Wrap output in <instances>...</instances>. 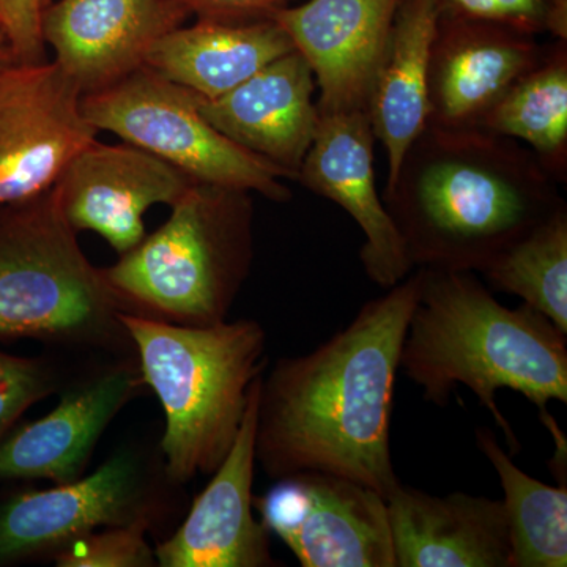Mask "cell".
I'll use <instances>...</instances> for the list:
<instances>
[{
    "label": "cell",
    "mask_w": 567,
    "mask_h": 567,
    "mask_svg": "<svg viewBox=\"0 0 567 567\" xmlns=\"http://www.w3.org/2000/svg\"><path fill=\"white\" fill-rule=\"evenodd\" d=\"M417 271L368 301L312 352L281 358L260 383L256 461L271 480L317 472L388 498L395 377L417 298Z\"/></svg>",
    "instance_id": "6da1fadb"
},
{
    "label": "cell",
    "mask_w": 567,
    "mask_h": 567,
    "mask_svg": "<svg viewBox=\"0 0 567 567\" xmlns=\"http://www.w3.org/2000/svg\"><path fill=\"white\" fill-rule=\"evenodd\" d=\"M382 197L413 268L472 274L566 205L559 183L520 142L432 125Z\"/></svg>",
    "instance_id": "7a4b0ae2"
},
{
    "label": "cell",
    "mask_w": 567,
    "mask_h": 567,
    "mask_svg": "<svg viewBox=\"0 0 567 567\" xmlns=\"http://www.w3.org/2000/svg\"><path fill=\"white\" fill-rule=\"evenodd\" d=\"M417 298L399 371L446 405L457 386L480 399L502 429L511 456L518 443L496 404V391L513 390L548 415L551 401L567 402V334L529 308L499 303L472 271L416 268Z\"/></svg>",
    "instance_id": "3957f363"
},
{
    "label": "cell",
    "mask_w": 567,
    "mask_h": 567,
    "mask_svg": "<svg viewBox=\"0 0 567 567\" xmlns=\"http://www.w3.org/2000/svg\"><path fill=\"white\" fill-rule=\"evenodd\" d=\"M145 386L162 402L164 475L186 484L213 475L240 431L264 374L267 333L257 320L188 327L118 312Z\"/></svg>",
    "instance_id": "277c9868"
},
{
    "label": "cell",
    "mask_w": 567,
    "mask_h": 567,
    "mask_svg": "<svg viewBox=\"0 0 567 567\" xmlns=\"http://www.w3.org/2000/svg\"><path fill=\"white\" fill-rule=\"evenodd\" d=\"M251 194L194 182L159 229L102 268L122 312L188 327L227 320L254 260Z\"/></svg>",
    "instance_id": "5b68a950"
},
{
    "label": "cell",
    "mask_w": 567,
    "mask_h": 567,
    "mask_svg": "<svg viewBox=\"0 0 567 567\" xmlns=\"http://www.w3.org/2000/svg\"><path fill=\"white\" fill-rule=\"evenodd\" d=\"M102 268L82 251L52 186L0 207V339L61 347L133 349Z\"/></svg>",
    "instance_id": "8992f818"
},
{
    "label": "cell",
    "mask_w": 567,
    "mask_h": 567,
    "mask_svg": "<svg viewBox=\"0 0 567 567\" xmlns=\"http://www.w3.org/2000/svg\"><path fill=\"white\" fill-rule=\"evenodd\" d=\"M81 107L96 132L151 152L194 182L259 193L275 203L292 197L284 183L292 181L289 174L219 133L204 117L193 92L148 66L85 93Z\"/></svg>",
    "instance_id": "52a82bcc"
},
{
    "label": "cell",
    "mask_w": 567,
    "mask_h": 567,
    "mask_svg": "<svg viewBox=\"0 0 567 567\" xmlns=\"http://www.w3.org/2000/svg\"><path fill=\"white\" fill-rule=\"evenodd\" d=\"M163 511L155 475L136 451L121 450L95 472L43 491H22L0 505V566L52 558L100 528L144 522Z\"/></svg>",
    "instance_id": "ba28073f"
},
{
    "label": "cell",
    "mask_w": 567,
    "mask_h": 567,
    "mask_svg": "<svg viewBox=\"0 0 567 567\" xmlns=\"http://www.w3.org/2000/svg\"><path fill=\"white\" fill-rule=\"evenodd\" d=\"M254 509L303 567H395L386 499L347 477H279Z\"/></svg>",
    "instance_id": "9c48e42d"
},
{
    "label": "cell",
    "mask_w": 567,
    "mask_h": 567,
    "mask_svg": "<svg viewBox=\"0 0 567 567\" xmlns=\"http://www.w3.org/2000/svg\"><path fill=\"white\" fill-rule=\"evenodd\" d=\"M81 100L54 61L14 63L0 74V207L51 189L96 141Z\"/></svg>",
    "instance_id": "30bf717a"
},
{
    "label": "cell",
    "mask_w": 567,
    "mask_h": 567,
    "mask_svg": "<svg viewBox=\"0 0 567 567\" xmlns=\"http://www.w3.org/2000/svg\"><path fill=\"white\" fill-rule=\"evenodd\" d=\"M144 386L136 354L63 385L52 412L14 427L0 442V483L80 480L107 425Z\"/></svg>",
    "instance_id": "8fae6325"
},
{
    "label": "cell",
    "mask_w": 567,
    "mask_h": 567,
    "mask_svg": "<svg viewBox=\"0 0 567 567\" xmlns=\"http://www.w3.org/2000/svg\"><path fill=\"white\" fill-rule=\"evenodd\" d=\"M193 183L144 148L96 140L76 155L54 186L71 227L99 234L122 256L147 235L148 208L171 207Z\"/></svg>",
    "instance_id": "7c38bea8"
},
{
    "label": "cell",
    "mask_w": 567,
    "mask_h": 567,
    "mask_svg": "<svg viewBox=\"0 0 567 567\" xmlns=\"http://www.w3.org/2000/svg\"><path fill=\"white\" fill-rule=\"evenodd\" d=\"M249 394L240 431L177 532L155 548L162 567H270V532L254 517L256 424L260 383Z\"/></svg>",
    "instance_id": "4fadbf2b"
},
{
    "label": "cell",
    "mask_w": 567,
    "mask_h": 567,
    "mask_svg": "<svg viewBox=\"0 0 567 567\" xmlns=\"http://www.w3.org/2000/svg\"><path fill=\"white\" fill-rule=\"evenodd\" d=\"M374 144L365 111L320 114L297 182L352 216L365 237L360 251L365 275L377 286L390 289L415 268L377 192Z\"/></svg>",
    "instance_id": "5bb4252c"
},
{
    "label": "cell",
    "mask_w": 567,
    "mask_h": 567,
    "mask_svg": "<svg viewBox=\"0 0 567 567\" xmlns=\"http://www.w3.org/2000/svg\"><path fill=\"white\" fill-rule=\"evenodd\" d=\"M186 11L177 0H59L41 11V37L85 95L144 66L152 44L181 28Z\"/></svg>",
    "instance_id": "9a60e30c"
},
{
    "label": "cell",
    "mask_w": 567,
    "mask_h": 567,
    "mask_svg": "<svg viewBox=\"0 0 567 567\" xmlns=\"http://www.w3.org/2000/svg\"><path fill=\"white\" fill-rule=\"evenodd\" d=\"M548 44L492 22L440 18L429 62L427 125L480 130L514 81L543 61Z\"/></svg>",
    "instance_id": "2e32d148"
},
{
    "label": "cell",
    "mask_w": 567,
    "mask_h": 567,
    "mask_svg": "<svg viewBox=\"0 0 567 567\" xmlns=\"http://www.w3.org/2000/svg\"><path fill=\"white\" fill-rule=\"evenodd\" d=\"M401 0H303L275 14L315 73L319 114L365 111Z\"/></svg>",
    "instance_id": "e0dca14e"
},
{
    "label": "cell",
    "mask_w": 567,
    "mask_h": 567,
    "mask_svg": "<svg viewBox=\"0 0 567 567\" xmlns=\"http://www.w3.org/2000/svg\"><path fill=\"white\" fill-rule=\"evenodd\" d=\"M316 87L311 66L293 50L218 99L194 95L219 133L297 182L319 125Z\"/></svg>",
    "instance_id": "ac0fdd59"
},
{
    "label": "cell",
    "mask_w": 567,
    "mask_h": 567,
    "mask_svg": "<svg viewBox=\"0 0 567 567\" xmlns=\"http://www.w3.org/2000/svg\"><path fill=\"white\" fill-rule=\"evenodd\" d=\"M395 567H511L503 499L399 484L386 498Z\"/></svg>",
    "instance_id": "d6986e66"
},
{
    "label": "cell",
    "mask_w": 567,
    "mask_h": 567,
    "mask_svg": "<svg viewBox=\"0 0 567 567\" xmlns=\"http://www.w3.org/2000/svg\"><path fill=\"white\" fill-rule=\"evenodd\" d=\"M439 9L435 0H401L365 114L386 155V186L429 121V62Z\"/></svg>",
    "instance_id": "ffe728a7"
},
{
    "label": "cell",
    "mask_w": 567,
    "mask_h": 567,
    "mask_svg": "<svg viewBox=\"0 0 567 567\" xmlns=\"http://www.w3.org/2000/svg\"><path fill=\"white\" fill-rule=\"evenodd\" d=\"M293 43L274 20H199L155 41L144 65L200 99H218L287 52Z\"/></svg>",
    "instance_id": "44dd1931"
},
{
    "label": "cell",
    "mask_w": 567,
    "mask_h": 567,
    "mask_svg": "<svg viewBox=\"0 0 567 567\" xmlns=\"http://www.w3.org/2000/svg\"><path fill=\"white\" fill-rule=\"evenodd\" d=\"M480 130L524 144L555 182H567V40L548 44L488 110Z\"/></svg>",
    "instance_id": "7402d4cb"
},
{
    "label": "cell",
    "mask_w": 567,
    "mask_h": 567,
    "mask_svg": "<svg viewBox=\"0 0 567 567\" xmlns=\"http://www.w3.org/2000/svg\"><path fill=\"white\" fill-rule=\"evenodd\" d=\"M476 445L494 466L505 492L511 567L567 566V487L547 486L514 464L492 429H476Z\"/></svg>",
    "instance_id": "603a6c76"
},
{
    "label": "cell",
    "mask_w": 567,
    "mask_h": 567,
    "mask_svg": "<svg viewBox=\"0 0 567 567\" xmlns=\"http://www.w3.org/2000/svg\"><path fill=\"white\" fill-rule=\"evenodd\" d=\"M567 334V204L509 246L481 274Z\"/></svg>",
    "instance_id": "cb8c5ba5"
},
{
    "label": "cell",
    "mask_w": 567,
    "mask_h": 567,
    "mask_svg": "<svg viewBox=\"0 0 567 567\" xmlns=\"http://www.w3.org/2000/svg\"><path fill=\"white\" fill-rule=\"evenodd\" d=\"M440 18L492 22L567 40V0H435Z\"/></svg>",
    "instance_id": "d4e9b609"
},
{
    "label": "cell",
    "mask_w": 567,
    "mask_h": 567,
    "mask_svg": "<svg viewBox=\"0 0 567 567\" xmlns=\"http://www.w3.org/2000/svg\"><path fill=\"white\" fill-rule=\"evenodd\" d=\"M61 365L52 358H25L0 352V442L37 402L58 393L63 383Z\"/></svg>",
    "instance_id": "484cf974"
},
{
    "label": "cell",
    "mask_w": 567,
    "mask_h": 567,
    "mask_svg": "<svg viewBox=\"0 0 567 567\" xmlns=\"http://www.w3.org/2000/svg\"><path fill=\"white\" fill-rule=\"evenodd\" d=\"M151 525H123L74 540L54 557L59 567H152L155 550L148 546L145 533Z\"/></svg>",
    "instance_id": "4316f807"
},
{
    "label": "cell",
    "mask_w": 567,
    "mask_h": 567,
    "mask_svg": "<svg viewBox=\"0 0 567 567\" xmlns=\"http://www.w3.org/2000/svg\"><path fill=\"white\" fill-rule=\"evenodd\" d=\"M6 32L20 63L47 61L41 37V0H2Z\"/></svg>",
    "instance_id": "83f0119b"
},
{
    "label": "cell",
    "mask_w": 567,
    "mask_h": 567,
    "mask_svg": "<svg viewBox=\"0 0 567 567\" xmlns=\"http://www.w3.org/2000/svg\"><path fill=\"white\" fill-rule=\"evenodd\" d=\"M186 10L199 13L200 20H274L278 11L300 0H177Z\"/></svg>",
    "instance_id": "f1b7e54d"
},
{
    "label": "cell",
    "mask_w": 567,
    "mask_h": 567,
    "mask_svg": "<svg viewBox=\"0 0 567 567\" xmlns=\"http://www.w3.org/2000/svg\"><path fill=\"white\" fill-rule=\"evenodd\" d=\"M14 63H20L18 62L17 52H14L7 32L3 31V28H0V74L6 73Z\"/></svg>",
    "instance_id": "f546056e"
},
{
    "label": "cell",
    "mask_w": 567,
    "mask_h": 567,
    "mask_svg": "<svg viewBox=\"0 0 567 567\" xmlns=\"http://www.w3.org/2000/svg\"><path fill=\"white\" fill-rule=\"evenodd\" d=\"M0 28H3V31H6V14H3L2 0H0Z\"/></svg>",
    "instance_id": "4dcf8cb0"
},
{
    "label": "cell",
    "mask_w": 567,
    "mask_h": 567,
    "mask_svg": "<svg viewBox=\"0 0 567 567\" xmlns=\"http://www.w3.org/2000/svg\"><path fill=\"white\" fill-rule=\"evenodd\" d=\"M51 2H54V0H41V7L44 9V7L50 6Z\"/></svg>",
    "instance_id": "1f68e13d"
}]
</instances>
